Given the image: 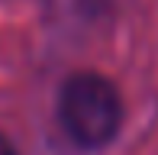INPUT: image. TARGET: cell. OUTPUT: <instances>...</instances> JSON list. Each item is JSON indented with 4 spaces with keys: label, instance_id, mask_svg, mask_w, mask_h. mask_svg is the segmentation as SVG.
<instances>
[{
    "label": "cell",
    "instance_id": "1",
    "mask_svg": "<svg viewBox=\"0 0 158 155\" xmlns=\"http://www.w3.org/2000/svg\"><path fill=\"white\" fill-rule=\"evenodd\" d=\"M58 116L61 126L77 145L100 149L119 132L123 123V100L113 81L103 74L81 71L68 78L58 97Z\"/></svg>",
    "mask_w": 158,
    "mask_h": 155
},
{
    "label": "cell",
    "instance_id": "2",
    "mask_svg": "<svg viewBox=\"0 0 158 155\" xmlns=\"http://www.w3.org/2000/svg\"><path fill=\"white\" fill-rule=\"evenodd\" d=\"M0 155H16V149H13V142L0 132Z\"/></svg>",
    "mask_w": 158,
    "mask_h": 155
}]
</instances>
